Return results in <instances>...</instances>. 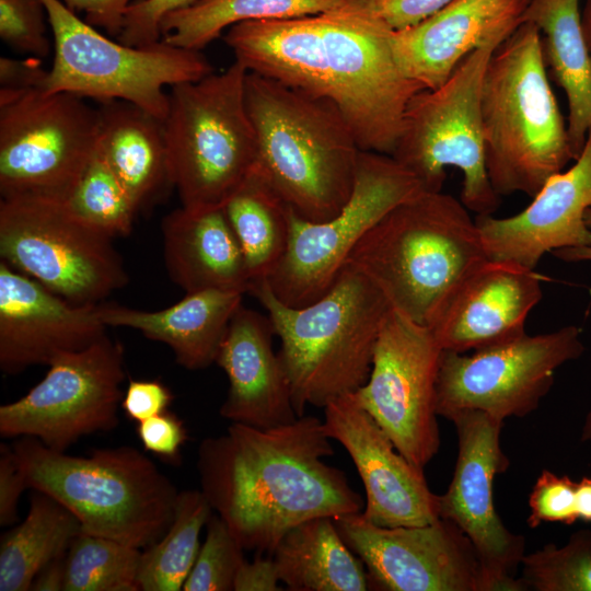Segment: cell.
Listing matches in <instances>:
<instances>
[{
	"instance_id": "cell-1",
	"label": "cell",
	"mask_w": 591,
	"mask_h": 591,
	"mask_svg": "<svg viewBox=\"0 0 591 591\" xmlns=\"http://www.w3.org/2000/svg\"><path fill=\"white\" fill-rule=\"evenodd\" d=\"M393 31L374 13L347 4L241 22L223 39L248 72L331 102L361 150L391 155L410 99L425 89L398 67Z\"/></svg>"
},
{
	"instance_id": "cell-2",
	"label": "cell",
	"mask_w": 591,
	"mask_h": 591,
	"mask_svg": "<svg viewBox=\"0 0 591 591\" xmlns=\"http://www.w3.org/2000/svg\"><path fill=\"white\" fill-rule=\"evenodd\" d=\"M323 420L258 429L232 424L197 450L201 491L246 551L271 556L283 535L316 517L362 512L364 501L334 454Z\"/></svg>"
},
{
	"instance_id": "cell-3",
	"label": "cell",
	"mask_w": 591,
	"mask_h": 591,
	"mask_svg": "<svg viewBox=\"0 0 591 591\" xmlns=\"http://www.w3.org/2000/svg\"><path fill=\"white\" fill-rule=\"evenodd\" d=\"M269 316L281 347L298 417L308 405L358 391L368 380L375 344L392 309L378 286L345 263L332 288L314 302L289 306L276 298L267 280L250 285Z\"/></svg>"
},
{
	"instance_id": "cell-4",
	"label": "cell",
	"mask_w": 591,
	"mask_h": 591,
	"mask_svg": "<svg viewBox=\"0 0 591 591\" xmlns=\"http://www.w3.org/2000/svg\"><path fill=\"white\" fill-rule=\"evenodd\" d=\"M245 102L257 139L255 169L300 218L337 215L352 192L361 149L335 105L248 71Z\"/></svg>"
},
{
	"instance_id": "cell-5",
	"label": "cell",
	"mask_w": 591,
	"mask_h": 591,
	"mask_svg": "<svg viewBox=\"0 0 591 591\" xmlns=\"http://www.w3.org/2000/svg\"><path fill=\"white\" fill-rule=\"evenodd\" d=\"M486 259L470 210L441 190L396 205L346 263L371 279L393 310L429 327L463 278Z\"/></svg>"
},
{
	"instance_id": "cell-6",
	"label": "cell",
	"mask_w": 591,
	"mask_h": 591,
	"mask_svg": "<svg viewBox=\"0 0 591 591\" xmlns=\"http://www.w3.org/2000/svg\"><path fill=\"white\" fill-rule=\"evenodd\" d=\"M486 170L501 197H533L576 160L542 51L538 28L522 23L493 53L482 84Z\"/></svg>"
},
{
	"instance_id": "cell-7",
	"label": "cell",
	"mask_w": 591,
	"mask_h": 591,
	"mask_svg": "<svg viewBox=\"0 0 591 591\" xmlns=\"http://www.w3.org/2000/svg\"><path fill=\"white\" fill-rule=\"evenodd\" d=\"M11 447L28 488L68 508L82 532L146 548L173 520L179 491L134 447L95 449L86 456L51 450L32 437Z\"/></svg>"
},
{
	"instance_id": "cell-8",
	"label": "cell",
	"mask_w": 591,
	"mask_h": 591,
	"mask_svg": "<svg viewBox=\"0 0 591 591\" xmlns=\"http://www.w3.org/2000/svg\"><path fill=\"white\" fill-rule=\"evenodd\" d=\"M246 74L234 61L223 72L171 88L162 127L174 189L185 209L223 207L255 167Z\"/></svg>"
},
{
	"instance_id": "cell-9",
	"label": "cell",
	"mask_w": 591,
	"mask_h": 591,
	"mask_svg": "<svg viewBox=\"0 0 591 591\" xmlns=\"http://www.w3.org/2000/svg\"><path fill=\"white\" fill-rule=\"evenodd\" d=\"M54 37V61L43 89L100 103L125 101L160 121L169 111L166 88L213 72L201 51L158 43L134 47L115 42L69 10L42 0Z\"/></svg>"
},
{
	"instance_id": "cell-10",
	"label": "cell",
	"mask_w": 591,
	"mask_h": 591,
	"mask_svg": "<svg viewBox=\"0 0 591 591\" xmlns=\"http://www.w3.org/2000/svg\"><path fill=\"white\" fill-rule=\"evenodd\" d=\"M496 48L472 51L441 85L410 99L391 154L426 192H441L445 169L456 167L460 199L476 216L493 215L500 204L486 170L480 108L484 74Z\"/></svg>"
},
{
	"instance_id": "cell-11",
	"label": "cell",
	"mask_w": 591,
	"mask_h": 591,
	"mask_svg": "<svg viewBox=\"0 0 591 591\" xmlns=\"http://www.w3.org/2000/svg\"><path fill=\"white\" fill-rule=\"evenodd\" d=\"M112 237L92 228L66 199L0 200V257L74 304H99L128 283Z\"/></svg>"
},
{
	"instance_id": "cell-12",
	"label": "cell",
	"mask_w": 591,
	"mask_h": 591,
	"mask_svg": "<svg viewBox=\"0 0 591 591\" xmlns=\"http://www.w3.org/2000/svg\"><path fill=\"white\" fill-rule=\"evenodd\" d=\"M100 115L84 99L0 89L1 198L67 199L99 148Z\"/></svg>"
},
{
	"instance_id": "cell-13",
	"label": "cell",
	"mask_w": 591,
	"mask_h": 591,
	"mask_svg": "<svg viewBox=\"0 0 591 591\" xmlns=\"http://www.w3.org/2000/svg\"><path fill=\"white\" fill-rule=\"evenodd\" d=\"M426 192L418 178L392 155L361 150L349 199L334 217L311 222L290 208L286 253L266 279L289 306H303L333 286L362 236L396 205Z\"/></svg>"
},
{
	"instance_id": "cell-14",
	"label": "cell",
	"mask_w": 591,
	"mask_h": 591,
	"mask_svg": "<svg viewBox=\"0 0 591 591\" xmlns=\"http://www.w3.org/2000/svg\"><path fill=\"white\" fill-rule=\"evenodd\" d=\"M19 399L0 406L2 438L32 437L66 452L80 438L114 430L125 380L124 348L107 335L85 349L60 355Z\"/></svg>"
},
{
	"instance_id": "cell-15",
	"label": "cell",
	"mask_w": 591,
	"mask_h": 591,
	"mask_svg": "<svg viewBox=\"0 0 591 591\" xmlns=\"http://www.w3.org/2000/svg\"><path fill=\"white\" fill-rule=\"evenodd\" d=\"M584 350L577 326L528 335L473 350H442L436 408L448 418L461 410L499 420L533 413L554 383L555 372Z\"/></svg>"
},
{
	"instance_id": "cell-16",
	"label": "cell",
	"mask_w": 591,
	"mask_h": 591,
	"mask_svg": "<svg viewBox=\"0 0 591 591\" xmlns=\"http://www.w3.org/2000/svg\"><path fill=\"white\" fill-rule=\"evenodd\" d=\"M442 348L432 331L391 309L367 382L355 392L395 448L424 470L440 448L436 408Z\"/></svg>"
},
{
	"instance_id": "cell-17",
	"label": "cell",
	"mask_w": 591,
	"mask_h": 591,
	"mask_svg": "<svg viewBox=\"0 0 591 591\" xmlns=\"http://www.w3.org/2000/svg\"><path fill=\"white\" fill-rule=\"evenodd\" d=\"M459 452L448 490L439 495V515L471 541L482 565L487 591H524L515 571L525 555V538L507 529L493 496L496 475L509 467L500 445L502 420L478 410L450 415Z\"/></svg>"
},
{
	"instance_id": "cell-18",
	"label": "cell",
	"mask_w": 591,
	"mask_h": 591,
	"mask_svg": "<svg viewBox=\"0 0 591 591\" xmlns=\"http://www.w3.org/2000/svg\"><path fill=\"white\" fill-rule=\"evenodd\" d=\"M346 545L362 560L370 587L386 591H487L471 541L451 521L379 526L361 512L334 518Z\"/></svg>"
},
{
	"instance_id": "cell-19",
	"label": "cell",
	"mask_w": 591,
	"mask_h": 591,
	"mask_svg": "<svg viewBox=\"0 0 591 591\" xmlns=\"http://www.w3.org/2000/svg\"><path fill=\"white\" fill-rule=\"evenodd\" d=\"M324 430L351 457L366 490L362 517L385 528L420 526L440 519L439 495L424 470L397 451L392 440L358 403L355 393L324 407Z\"/></svg>"
},
{
	"instance_id": "cell-20",
	"label": "cell",
	"mask_w": 591,
	"mask_h": 591,
	"mask_svg": "<svg viewBox=\"0 0 591 591\" xmlns=\"http://www.w3.org/2000/svg\"><path fill=\"white\" fill-rule=\"evenodd\" d=\"M99 304H74L0 262V369L9 375L106 335Z\"/></svg>"
},
{
	"instance_id": "cell-21",
	"label": "cell",
	"mask_w": 591,
	"mask_h": 591,
	"mask_svg": "<svg viewBox=\"0 0 591 591\" xmlns=\"http://www.w3.org/2000/svg\"><path fill=\"white\" fill-rule=\"evenodd\" d=\"M519 213L475 218L488 259L535 269L546 253L591 244V130L573 164L551 176Z\"/></svg>"
},
{
	"instance_id": "cell-22",
	"label": "cell",
	"mask_w": 591,
	"mask_h": 591,
	"mask_svg": "<svg viewBox=\"0 0 591 591\" xmlns=\"http://www.w3.org/2000/svg\"><path fill=\"white\" fill-rule=\"evenodd\" d=\"M544 280L535 269L486 259L463 278L429 328L442 350L460 354L519 338Z\"/></svg>"
},
{
	"instance_id": "cell-23",
	"label": "cell",
	"mask_w": 591,
	"mask_h": 591,
	"mask_svg": "<svg viewBox=\"0 0 591 591\" xmlns=\"http://www.w3.org/2000/svg\"><path fill=\"white\" fill-rule=\"evenodd\" d=\"M530 0H452L418 24L393 31L403 73L425 89L441 85L472 51L498 47L522 24Z\"/></svg>"
},
{
	"instance_id": "cell-24",
	"label": "cell",
	"mask_w": 591,
	"mask_h": 591,
	"mask_svg": "<svg viewBox=\"0 0 591 591\" xmlns=\"http://www.w3.org/2000/svg\"><path fill=\"white\" fill-rule=\"evenodd\" d=\"M274 336L269 316L243 304L230 321L216 363L229 380L219 413L232 424L270 429L299 418Z\"/></svg>"
},
{
	"instance_id": "cell-25",
	"label": "cell",
	"mask_w": 591,
	"mask_h": 591,
	"mask_svg": "<svg viewBox=\"0 0 591 591\" xmlns=\"http://www.w3.org/2000/svg\"><path fill=\"white\" fill-rule=\"evenodd\" d=\"M161 232L169 277L186 293L247 292L245 257L223 207L175 209L162 219Z\"/></svg>"
},
{
	"instance_id": "cell-26",
	"label": "cell",
	"mask_w": 591,
	"mask_h": 591,
	"mask_svg": "<svg viewBox=\"0 0 591 591\" xmlns=\"http://www.w3.org/2000/svg\"><path fill=\"white\" fill-rule=\"evenodd\" d=\"M243 296L232 290H202L186 293L181 301L159 311L101 302L99 314L106 326L132 328L150 340L167 345L183 368L201 370L216 362Z\"/></svg>"
},
{
	"instance_id": "cell-27",
	"label": "cell",
	"mask_w": 591,
	"mask_h": 591,
	"mask_svg": "<svg viewBox=\"0 0 591 591\" xmlns=\"http://www.w3.org/2000/svg\"><path fill=\"white\" fill-rule=\"evenodd\" d=\"M99 150L138 211L174 189L162 121L125 101L101 103Z\"/></svg>"
},
{
	"instance_id": "cell-28",
	"label": "cell",
	"mask_w": 591,
	"mask_h": 591,
	"mask_svg": "<svg viewBox=\"0 0 591 591\" xmlns=\"http://www.w3.org/2000/svg\"><path fill=\"white\" fill-rule=\"evenodd\" d=\"M525 22L538 28L548 76L565 93L567 130L577 159L591 130V54L580 0H530Z\"/></svg>"
},
{
	"instance_id": "cell-29",
	"label": "cell",
	"mask_w": 591,
	"mask_h": 591,
	"mask_svg": "<svg viewBox=\"0 0 591 591\" xmlns=\"http://www.w3.org/2000/svg\"><path fill=\"white\" fill-rule=\"evenodd\" d=\"M279 581L293 591H366L362 560L346 545L334 519L316 517L289 530L273 553Z\"/></svg>"
},
{
	"instance_id": "cell-30",
	"label": "cell",
	"mask_w": 591,
	"mask_h": 591,
	"mask_svg": "<svg viewBox=\"0 0 591 591\" xmlns=\"http://www.w3.org/2000/svg\"><path fill=\"white\" fill-rule=\"evenodd\" d=\"M81 532L78 518L49 495L33 490L25 519L0 541V591H27L38 572L67 554Z\"/></svg>"
},
{
	"instance_id": "cell-31",
	"label": "cell",
	"mask_w": 591,
	"mask_h": 591,
	"mask_svg": "<svg viewBox=\"0 0 591 591\" xmlns=\"http://www.w3.org/2000/svg\"><path fill=\"white\" fill-rule=\"evenodd\" d=\"M223 209L242 247L251 283L268 279L288 246L290 207L254 167Z\"/></svg>"
},
{
	"instance_id": "cell-32",
	"label": "cell",
	"mask_w": 591,
	"mask_h": 591,
	"mask_svg": "<svg viewBox=\"0 0 591 591\" xmlns=\"http://www.w3.org/2000/svg\"><path fill=\"white\" fill-rule=\"evenodd\" d=\"M350 0H198L166 14L162 39L171 45L200 51L225 28L253 20L291 19L345 7Z\"/></svg>"
},
{
	"instance_id": "cell-33",
	"label": "cell",
	"mask_w": 591,
	"mask_h": 591,
	"mask_svg": "<svg viewBox=\"0 0 591 591\" xmlns=\"http://www.w3.org/2000/svg\"><path fill=\"white\" fill-rule=\"evenodd\" d=\"M201 490L178 493L173 520L154 544L141 553L138 586L142 591H178L196 561L199 536L212 515Z\"/></svg>"
},
{
	"instance_id": "cell-34",
	"label": "cell",
	"mask_w": 591,
	"mask_h": 591,
	"mask_svg": "<svg viewBox=\"0 0 591 591\" xmlns=\"http://www.w3.org/2000/svg\"><path fill=\"white\" fill-rule=\"evenodd\" d=\"M141 548L80 532L66 555L63 591H139Z\"/></svg>"
},
{
	"instance_id": "cell-35",
	"label": "cell",
	"mask_w": 591,
	"mask_h": 591,
	"mask_svg": "<svg viewBox=\"0 0 591 591\" xmlns=\"http://www.w3.org/2000/svg\"><path fill=\"white\" fill-rule=\"evenodd\" d=\"M66 201L76 216L112 239L127 236L139 212L99 148Z\"/></svg>"
},
{
	"instance_id": "cell-36",
	"label": "cell",
	"mask_w": 591,
	"mask_h": 591,
	"mask_svg": "<svg viewBox=\"0 0 591 591\" xmlns=\"http://www.w3.org/2000/svg\"><path fill=\"white\" fill-rule=\"evenodd\" d=\"M525 590L591 591V531L575 532L561 547L548 543L521 560Z\"/></svg>"
},
{
	"instance_id": "cell-37",
	"label": "cell",
	"mask_w": 591,
	"mask_h": 591,
	"mask_svg": "<svg viewBox=\"0 0 591 591\" xmlns=\"http://www.w3.org/2000/svg\"><path fill=\"white\" fill-rule=\"evenodd\" d=\"M244 558V548L216 513L207 523V536L183 586L184 591H229Z\"/></svg>"
},
{
	"instance_id": "cell-38",
	"label": "cell",
	"mask_w": 591,
	"mask_h": 591,
	"mask_svg": "<svg viewBox=\"0 0 591 591\" xmlns=\"http://www.w3.org/2000/svg\"><path fill=\"white\" fill-rule=\"evenodd\" d=\"M45 16L42 0H0V37L19 53L45 58L50 50Z\"/></svg>"
},
{
	"instance_id": "cell-39",
	"label": "cell",
	"mask_w": 591,
	"mask_h": 591,
	"mask_svg": "<svg viewBox=\"0 0 591 591\" xmlns=\"http://www.w3.org/2000/svg\"><path fill=\"white\" fill-rule=\"evenodd\" d=\"M577 482L543 470L529 496L528 525L537 528L543 522L570 525L578 520L576 503Z\"/></svg>"
},
{
	"instance_id": "cell-40",
	"label": "cell",
	"mask_w": 591,
	"mask_h": 591,
	"mask_svg": "<svg viewBox=\"0 0 591 591\" xmlns=\"http://www.w3.org/2000/svg\"><path fill=\"white\" fill-rule=\"evenodd\" d=\"M198 0H136L126 13L124 28L117 40L140 47L162 39L160 23L174 11L185 9Z\"/></svg>"
},
{
	"instance_id": "cell-41",
	"label": "cell",
	"mask_w": 591,
	"mask_h": 591,
	"mask_svg": "<svg viewBox=\"0 0 591 591\" xmlns=\"http://www.w3.org/2000/svg\"><path fill=\"white\" fill-rule=\"evenodd\" d=\"M137 434L144 450L172 464L188 439L184 422L169 410L138 422Z\"/></svg>"
},
{
	"instance_id": "cell-42",
	"label": "cell",
	"mask_w": 591,
	"mask_h": 591,
	"mask_svg": "<svg viewBox=\"0 0 591 591\" xmlns=\"http://www.w3.org/2000/svg\"><path fill=\"white\" fill-rule=\"evenodd\" d=\"M452 0H355V7L381 18L392 30L418 24Z\"/></svg>"
},
{
	"instance_id": "cell-43",
	"label": "cell",
	"mask_w": 591,
	"mask_h": 591,
	"mask_svg": "<svg viewBox=\"0 0 591 591\" xmlns=\"http://www.w3.org/2000/svg\"><path fill=\"white\" fill-rule=\"evenodd\" d=\"M173 394L157 380H130L121 399V409L130 419L141 422L169 410Z\"/></svg>"
},
{
	"instance_id": "cell-44",
	"label": "cell",
	"mask_w": 591,
	"mask_h": 591,
	"mask_svg": "<svg viewBox=\"0 0 591 591\" xmlns=\"http://www.w3.org/2000/svg\"><path fill=\"white\" fill-rule=\"evenodd\" d=\"M30 489L18 464L12 447H0V525H14L18 520V505L22 494Z\"/></svg>"
},
{
	"instance_id": "cell-45",
	"label": "cell",
	"mask_w": 591,
	"mask_h": 591,
	"mask_svg": "<svg viewBox=\"0 0 591 591\" xmlns=\"http://www.w3.org/2000/svg\"><path fill=\"white\" fill-rule=\"evenodd\" d=\"M72 12H84L85 22L118 37L132 0H61Z\"/></svg>"
},
{
	"instance_id": "cell-46",
	"label": "cell",
	"mask_w": 591,
	"mask_h": 591,
	"mask_svg": "<svg viewBox=\"0 0 591 591\" xmlns=\"http://www.w3.org/2000/svg\"><path fill=\"white\" fill-rule=\"evenodd\" d=\"M47 73L48 70L44 69L40 59L36 57L22 60L5 56L0 58L1 89H43Z\"/></svg>"
},
{
	"instance_id": "cell-47",
	"label": "cell",
	"mask_w": 591,
	"mask_h": 591,
	"mask_svg": "<svg viewBox=\"0 0 591 591\" xmlns=\"http://www.w3.org/2000/svg\"><path fill=\"white\" fill-rule=\"evenodd\" d=\"M279 578L273 556L256 555L252 561L245 560L234 580V591H278Z\"/></svg>"
},
{
	"instance_id": "cell-48",
	"label": "cell",
	"mask_w": 591,
	"mask_h": 591,
	"mask_svg": "<svg viewBox=\"0 0 591 591\" xmlns=\"http://www.w3.org/2000/svg\"><path fill=\"white\" fill-rule=\"evenodd\" d=\"M66 555L55 558L38 572L31 586L32 591H63Z\"/></svg>"
},
{
	"instance_id": "cell-49",
	"label": "cell",
	"mask_w": 591,
	"mask_h": 591,
	"mask_svg": "<svg viewBox=\"0 0 591 591\" xmlns=\"http://www.w3.org/2000/svg\"><path fill=\"white\" fill-rule=\"evenodd\" d=\"M576 503L578 520L591 523V476L577 482Z\"/></svg>"
},
{
	"instance_id": "cell-50",
	"label": "cell",
	"mask_w": 591,
	"mask_h": 591,
	"mask_svg": "<svg viewBox=\"0 0 591 591\" xmlns=\"http://www.w3.org/2000/svg\"><path fill=\"white\" fill-rule=\"evenodd\" d=\"M586 222L591 230V208L587 210ZM564 262H591V244L580 247L563 248L552 253Z\"/></svg>"
},
{
	"instance_id": "cell-51",
	"label": "cell",
	"mask_w": 591,
	"mask_h": 591,
	"mask_svg": "<svg viewBox=\"0 0 591 591\" xmlns=\"http://www.w3.org/2000/svg\"><path fill=\"white\" fill-rule=\"evenodd\" d=\"M581 18L584 36L591 54V0H584L581 8Z\"/></svg>"
},
{
	"instance_id": "cell-52",
	"label": "cell",
	"mask_w": 591,
	"mask_h": 591,
	"mask_svg": "<svg viewBox=\"0 0 591 591\" xmlns=\"http://www.w3.org/2000/svg\"><path fill=\"white\" fill-rule=\"evenodd\" d=\"M581 440L582 441L591 440V412L588 413L584 419V424H583L582 432H581Z\"/></svg>"
}]
</instances>
